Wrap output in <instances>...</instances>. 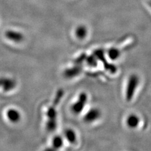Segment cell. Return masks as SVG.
<instances>
[{"label": "cell", "mask_w": 151, "mask_h": 151, "mask_svg": "<svg viewBox=\"0 0 151 151\" xmlns=\"http://www.w3.org/2000/svg\"><path fill=\"white\" fill-rule=\"evenodd\" d=\"M138 124V119L135 116H130L128 119V124L130 127H135Z\"/></svg>", "instance_id": "7c38bea8"}, {"label": "cell", "mask_w": 151, "mask_h": 151, "mask_svg": "<svg viewBox=\"0 0 151 151\" xmlns=\"http://www.w3.org/2000/svg\"><path fill=\"white\" fill-rule=\"evenodd\" d=\"M101 113L97 108H91L89 110L84 116V120L85 122L90 124L97 120L100 117Z\"/></svg>", "instance_id": "277c9868"}, {"label": "cell", "mask_w": 151, "mask_h": 151, "mask_svg": "<svg viewBox=\"0 0 151 151\" xmlns=\"http://www.w3.org/2000/svg\"><path fill=\"white\" fill-rule=\"evenodd\" d=\"M6 117L12 123H17L21 119V114L15 108H10L6 112Z\"/></svg>", "instance_id": "52a82bcc"}, {"label": "cell", "mask_w": 151, "mask_h": 151, "mask_svg": "<svg viewBox=\"0 0 151 151\" xmlns=\"http://www.w3.org/2000/svg\"><path fill=\"white\" fill-rule=\"evenodd\" d=\"M17 86V82L14 79L9 77L0 78V88L5 92L12 91Z\"/></svg>", "instance_id": "3957f363"}, {"label": "cell", "mask_w": 151, "mask_h": 151, "mask_svg": "<svg viewBox=\"0 0 151 151\" xmlns=\"http://www.w3.org/2000/svg\"><path fill=\"white\" fill-rule=\"evenodd\" d=\"M138 84V79L135 76H132L130 78L129 82L128 84V87L127 89V98L128 100H130V99L133 97V94L134 93V90L135 88L137 86Z\"/></svg>", "instance_id": "8992f818"}, {"label": "cell", "mask_w": 151, "mask_h": 151, "mask_svg": "<svg viewBox=\"0 0 151 151\" xmlns=\"http://www.w3.org/2000/svg\"><path fill=\"white\" fill-rule=\"evenodd\" d=\"M5 36L8 40L15 42V43L21 42L24 39V36L22 33L12 30L6 31L5 33Z\"/></svg>", "instance_id": "5b68a950"}, {"label": "cell", "mask_w": 151, "mask_h": 151, "mask_svg": "<svg viewBox=\"0 0 151 151\" xmlns=\"http://www.w3.org/2000/svg\"><path fill=\"white\" fill-rule=\"evenodd\" d=\"M87 100L88 96L86 93H81L79 94L77 101L73 105L71 108L72 111L75 114H79V113L82 112L87 103Z\"/></svg>", "instance_id": "7a4b0ae2"}, {"label": "cell", "mask_w": 151, "mask_h": 151, "mask_svg": "<svg viewBox=\"0 0 151 151\" xmlns=\"http://www.w3.org/2000/svg\"><path fill=\"white\" fill-rule=\"evenodd\" d=\"M64 137L69 143L74 144L77 140V136L76 132L72 129H67L64 132Z\"/></svg>", "instance_id": "9c48e42d"}, {"label": "cell", "mask_w": 151, "mask_h": 151, "mask_svg": "<svg viewBox=\"0 0 151 151\" xmlns=\"http://www.w3.org/2000/svg\"><path fill=\"white\" fill-rule=\"evenodd\" d=\"M109 55L111 59H115L118 56H119V54H118V52L116 50H110L109 52Z\"/></svg>", "instance_id": "4fadbf2b"}, {"label": "cell", "mask_w": 151, "mask_h": 151, "mask_svg": "<svg viewBox=\"0 0 151 151\" xmlns=\"http://www.w3.org/2000/svg\"><path fill=\"white\" fill-rule=\"evenodd\" d=\"M81 71L80 65H74L73 68H70L66 69L64 71V76L66 78H73L77 76Z\"/></svg>", "instance_id": "ba28073f"}, {"label": "cell", "mask_w": 151, "mask_h": 151, "mask_svg": "<svg viewBox=\"0 0 151 151\" xmlns=\"http://www.w3.org/2000/svg\"><path fill=\"white\" fill-rule=\"evenodd\" d=\"M64 94L63 89H59L57 92L54 100L46 113L47 122L46 129L49 132H53L57 127V106L61 100Z\"/></svg>", "instance_id": "6da1fadb"}, {"label": "cell", "mask_w": 151, "mask_h": 151, "mask_svg": "<svg viewBox=\"0 0 151 151\" xmlns=\"http://www.w3.org/2000/svg\"><path fill=\"white\" fill-rule=\"evenodd\" d=\"M64 143V139L61 136L57 135L52 140V145L55 149H60Z\"/></svg>", "instance_id": "8fae6325"}, {"label": "cell", "mask_w": 151, "mask_h": 151, "mask_svg": "<svg viewBox=\"0 0 151 151\" xmlns=\"http://www.w3.org/2000/svg\"><path fill=\"white\" fill-rule=\"evenodd\" d=\"M76 35L79 39H83L87 35L88 30L86 27L84 25H80L76 28Z\"/></svg>", "instance_id": "30bf717a"}]
</instances>
